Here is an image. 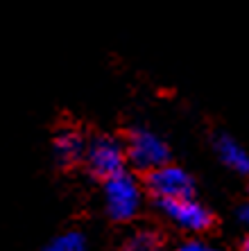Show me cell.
<instances>
[{"mask_svg":"<svg viewBox=\"0 0 249 251\" xmlns=\"http://www.w3.org/2000/svg\"><path fill=\"white\" fill-rule=\"evenodd\" d=\"M240 220H243V222L249 226V201L243 206V208H240Z\"/></svg>","mask_w":249,"mask_h":251,"instance_id":"8fae6325","label":"cell"},{"mask_svg":"<svg viewBox=\"0 0 249 251\" xmlns=\"http://www.w3.org/2000/svg\"><path fill=\"white\" fill-rule=\"evenodd\" d=\"M243 251H249V238L245 240V245H243Z\"/></svg>","mask_w":249,"mask_h":251,"instance_id":"7c38bea8","label":"cell"},{"mask_svg":"<svg viewBox=\"0 0 249 251\" xmlns=\"http://www.w3.org/2000/svg\"><path fill=\"white\" fill-rule=\"evenodd\" d=\"M127 161L140 172H152L170 163V147L159 131L150 127H134L129 129L127 138Z\"/></svg>","mask_w":249,"mask_h":251,"instance_id":"7a4b0ae2","label":"cell"},{"mask_svg":"<svg viewBox=\"0 0 249 251\" xmlns=\"http://www.w3.org/2000/svg\"><path fill=\"white\" fill-rule=\"evenodd\" d=\"M102 197H105V210L111 220L129 222L138 215L143 206V188L138 179L125 170L102 183Z\"/></svg>","mask_w":249,"mask_h":251,"instance_id":"6da1fadb","label":"cell"},{"mask_svg":"<svg viewBox=\"0 0 249 251\" xmlns=\"http://www.w3.org/2000/svg\"><path fill=\"white\" fill-rule=\"evenodd\" d=\"M120 251H161V238L152 228H140L125 240Z\"/></svg>","mask_w":249,"mask_h":251,"instance_id":"ba28073f","label":"cell"},{"mask_svg":"<svg viewBox=\"0 0 249 251\" xmlns=\"http://www.w3.org/2000/svg\"><path fill=\"white\" fill-rule=\"evenodd\" d=\"M43 251H86V238L80 231H66V233L55 235Z\"/></svg>","mask_w":249,"mask_h":251,"instance_id":"9c48e42d","label":"cell"},{"mask_svg":"<svg viewBox=\"0 0 249 251\" xmlns=\"http://www.w3.org/2000/svg\"><path fill=\"white\" fill-rule=\"evenodd\" d=\"M157 204L170 222L184 231H191V233H202L213 224L211 210L202 201H197L195 197L170 199V201H157Z\"/></svg>","mask_w":249,"mask_h":251,"instance_id":"5b68a950","label":"cell"},{"mask_svg":"<svg viewBox=\"0 0 249 251\" xmlns=\"http://www.w3.org/2000/svg\"><path fill=\"white\" fill-rule=\"evenodd\" d=\"M84 163H86L88 172L100 176L102 181L125 172V165L129 163L125 140L116 138L111 134H100L95 138H91L86 147Z\"/></svg>","mask_w":249,"mask_h":251,"instance_id":"3957f363","label":"cell"},{"mask_svg":"<svg viewBox=\"0 0 249 251\" xmlns=\"http://www.w3.org/2000/svg\"><path fill=\"white\" fill-rule=\"evenodd\" d=\"M174 251H222V249H218V247L211 245V242H206V240L191 238V240H184Z\"/></svg>","mask_w":249,"mask_h":251,"instance_id":"30bf717a","label":"cell"},{"mask_svg":"<svg viewBox=\"0 0 249 251\" xmlns=\"http://www.w3.org/2000/svg\"><path fill=\"white\" fill-rule=\"evenodd\" d=\"M213 147L222 165H226L238 175H249V152L231 134H218L213 140Z\"/></svg>","mask_w":249,"mask_h":251,"instance_id":"52a82bcc","label":"cell"},{"mask_svg":"<svg viewBox=\"0 0 249 251\" xmlns=\"http://www.w3.org/2000/svg\"><path fill=\"white\" fill-rule=\"evenodd\" d=\"M86 147H88V143L84 140L82 131H77L75 127L59 129L53 140L55 156H57L59 163H64V165H73V163H77V161H84Z\"/></svg>","mask_w":249,"mask_h":251,"instance_id":"8992f818","label":"cell"},{"mask_svg":"<svg viewBox=\"0 0 249 251\" xmlns=\"http://www.w3.org/2000/svg\"><path fill=\"white\" fill-rule=\"evenodd\" d=\"M145 188L154 195L157 201H170V199L193 197L195 181H193L191 172L184 170L181 165L166 163V165H161V168L147 172Z\"/></svg>","mask_w":249,"mask_h":251,"instance_id":"277c9868","label":"cell"}]
</instances>
